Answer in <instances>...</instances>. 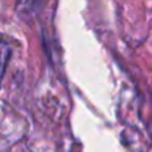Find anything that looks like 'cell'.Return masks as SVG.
I'll list each match as a JSON object with an SVG mask.
<instances>
[{
    "mask_svg": "<svg viewBox=\"0 0 152 152\" xmlns=\"http://www.w3.org/2000/svg\"><path fill=\"white\" fill-rule=\"evenodd\" d=\"M43 0H16V10L20 15H34L39 7L42 5Z\"/></svg>",
    "mask_w": 152,
    "mask_h": 152,
    "instance_id": "obj_1",
    "label": "cell"
}]
</instances>
